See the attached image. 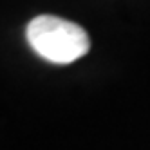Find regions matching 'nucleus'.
Here are the masks:
<instances>
[{
  "label": "nucleus",
  "mask_w": 150,
  "mask_h": 150,
  "mask_svg": "<svg viewBox=\"0 0 150 150\" xmlns=\"http://www.w3.org/2000/svg\"><path fill=\"white\" fill-rule=\"evenodd\" d=\"M31 49L51 63H72L91 49V38L81 25L54 15H40L27 24Z\"/></svg>",
  "instance_id": "obj_1"
}]
</instances>
